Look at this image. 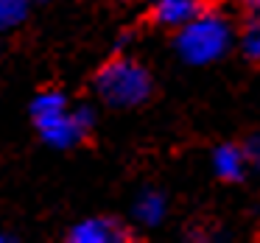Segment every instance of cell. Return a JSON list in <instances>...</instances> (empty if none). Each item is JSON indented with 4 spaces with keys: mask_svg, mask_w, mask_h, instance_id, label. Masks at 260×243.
Masks as SVG:
<instances>
[{
    "mask_svg": "<svg viewBox=\"0 0 260 243\" xmlns=\"http://www.w3.org/2000/svg\"><path fill=\"white\" fill-rule=\"evenodd\" d=\"M95 90L112 107H137L151 95V79L132 59H112L98 70Z\"/></svg>",
    "mask_w": 260,
    "mask_h": 243,
    "instance_id": "1",
    "label": "cell"
},
{
    "mask_svg": "<svg viewBox=\"0 0 260 243\" xmlns=\"http://www.w3.org/2000/svg\"><path fill=\"white\" fill-rule=\"evenodd\" d=\"M230 45V25L226 20H221L218 14H213L207 9L204 14H199L193 23L179 28V48L182 59L190 64H207L213 59H218Z\"/></svg>",
    "mask_w": 260,
    "mask_h": 243,
    "instance_id": "2",
    "label": "cell"
},
{
    "mask_svg": "<svg viewBox=\"0 0 260 243\" xmlns=\"http://www.w3.org/2000/svg\"><path fill=\"white\" fill-rule=\"evenodd\" d=\"M92 126V115L90 109H64V112L53 115V118L42 120V123H37V129H40L42 140L48 143V146L53 148H70L76 146V143L84 140V134L90 131Z\"/></svg>",
    "mask_w": 260,
    "mask_h": 243,
    "instance_id": "3",
    "label": "cell"
},
{
    "mask_svg": "<svg viewBox=\"0 0 260 243\" xmlns=\"http://www.w3.org/2000/svg\"><path fill=\"white\" fill-rule=\"evenodd\" d=\"M68 240L73 243H123L132 240V232L115 218H87L70 229Z\"/></svg>",
    "mask_w": 260,
    "mask_h": 243,
    "instance_id": "4",
    "label": "cell"
},
{
    "mask_svg": "<svg viewBox=\"0 0 260 243\" xmlns=\"http://www.w3.org/2000/svg\"><path fill=\"white\" fill-rule=\"evenodd\" d=\"M207 12V0H154L151 17L165 28H182Z\"/></svg>",
    "mask_w": 260,
    "mask_h": 243,
    "instance_id": "5",
    "label": "cell"
},
{
    "mask_svg": "<svg viewBox=\"0 0 260 243\" xmlns=\"http://www.w3.org/2000/svg\"><path fill=\"white\" fill-rule=\"evenodd\" d=\"M215 162V173L221 176L224 182H238L246 170V154L235 146H221L213 157Z\"/></svg>",
    "mask_w": 260,
    "mask_h": 243,
    "instance_id": "6",
    "label": "cell"
},
{
    "mask_svg": "<svg viewBox=\"0 0 260 243\" xmlns=\"http://www.w3.org/2000/svg\"><path fill=\"white\" fill-rule=\"evenodd\" d=\"M68 109V101H64V95L59 90H42L40 95L34 98V103H31V118H34V123H42V120L53 118V115L64 112Z\"/></svg>",
    "mask_w": 260,
    "mask_h": 243,
    "instance_id": "7",
    "label": "cell"
},
{
    "mask_svg": "<svg viewBox=\"0 0 260 243\" xmlns=\"http://www.w3.org/2000/svg\"><path fill=\"white\" fill-rule=\"evenodd\" d=\"M165 213V201L159 193H143L135 204V215L143 221V224H157Z\"/></svg>",
    "mask_w": 260,
    "mask_h": 243,
    "instance_id": "8",
    "label": "cell"
},
{
    "mask_svg": "<svg viewBox=\"0 0 260 243\" xmlns=\"http://www.w3.org/2000/svg\"><path fill=\"white\" fill-rule=\"evenodd\" d=\"M28 14V0H0V31L20 25Z\"/></svg>",
    "mask_w": 260,
    "mask_h": 243,
    "instance_id": "9",
    "label": "cell"
},
{
    "mask_svg": "<svg viewBox=\"0 0 260 243\" xmlns=\"http://www.w3.org/2000/svg\"><path fill=\"white\" fill-rule=\"evenodd\" d=\"M243 51H246V56L260 59V25L246 31V37H243Z\"/></svg>",
    "mask_w": 260,
    "mask_h": 243,
    "instance_id": "10",
    "label": "cell"
},
{
    "mask_svg": "<svg viewBox=\"0 0 260 243\" xmlns=\"http://www.w3.org/2000/svg\"><path fill=\"white\" fill-rule=\"evenodd\" d=\"M246 6L252 9L254 14H260V0H246Z\"/></svg>",
    "mask_w": 260,
    "mask_h": 243,
    "instance_id": "11",
    "label": "cell"
},
{
    "mask_svg": "<svg viewBox=\"0 0 260 243\" xmlns=\"http://www.w3.org/2000/svg\"><path fill=\"white\" fill-rule=\"evenodd\" d=\"M0 240H6V237H3V235H0Z\"/></svg>",
    "mask_w": 260,
    "mask_h": 243,
    "instance_id": "12",
    "label": "cell"
}]
</instances>
